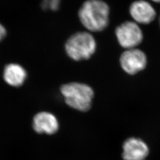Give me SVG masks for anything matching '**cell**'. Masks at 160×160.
<instances>
[{
	"instance_id": "10",
	"label": "cell",
	"mask_w": 160,
	"mask_h": 160,
	"mask_svg": "<svg viewBox=\"0 0 160 160\" xmlns=\"http://www.w3.org/2000/svg\"><path fill=\"white\" fill-rule=\"evenodd\" d=\"M61 0H42V8L44 10L57 11L61 5Z\"/></svg>"
},
{
	"instance_id": "9",
	"label": "cell",
	"mask_w": 160,
	"mask_h": 160,
	"mask_svg": "<svg viewBox=\"0 0 160 160\" xmlns=\"http://www.w3.org/2000/svg\"><path fill=\"white\" fill-rule=\"evenodd\" d=\"M27 77V72L23 67L17 63H10L6 66L4 71V79L12 87L23 85Z\"/></svg>"
},
{
	"instance_id": "11",
	"label": "cell",
	"mask_w": 160,
	"mask_h": 160,
	"mask_svg": "<svg viewBox=\"0 0 160 160\" xmlns=\"http://www.w3.org/2000/svg\"><path fill=\"white\" fill-rule=\"evenodd\" d=\"M7 31L4 26L0 23V41L2 40L6 36Z\"/></svg>"
},
{
	"instance_id": "7",
	"label": "cell",
	"mask_w": 160,
	"mask_h": 160,
	"mask_svg": "<svg viewBox=\"0 0 160 160\" xmlns=\"http://www.w3.org/2000/svg\"><path fill=\"white\" fill-rule=\"evenodd\" d=\"M129 12L135 22L147 24L151 23L156 17V12L154 7L144 0L133 2L129 8Z\"/></svg>"
},
{
	"instance_id": "3",
	"label": "cell",
	"mask_w": 160,
	"mask_h": 160,
	"mask_svg": "<svg viewBox=\"0 0 160 160\" xmlns=\"http://www.w3.org/2000/svg\"><path fill=\"white\" fill-rule=\"evenodd\" d=\"M96 42L91 33L80 32L69 37L65 43L67 55L75 61L88 59L96 50Z\"/></svg>"
},
{
	"instance_id": "1",
	"label": "cell",
	"mask_w": 160,
	"mask_h": 160,
	"mask_svg": "<svg viewBox=\"0 0 160 160\" xmlns=\"http://www.w3.org/2000/svg\"><path fill=\"white\" fill-rule=\"evenodd\" d=\"M109 7L102 0H87L81 6L78 17L83 26L90 32H101L109 21Z\"/></svg>"
},
{
	"instance_id": "12",
	"label": "cell",
	"mask_w": 160,
	"mask_h": 160,
	"mask_svg": "<svg viewBox=\"0 0 160 160\" xmlns=\"http://www.w3.org/2000/svg\"><path fill=\"white\" fill-rule=\"evenodd\" d=\"M152 1H154L155 2H157V3H160V0H152Z\"/></svg>"
},
{
	"instance_id": "2",
	"label": "cell",
	"mask_w": 160,
	"mask_h": 160,
	"mask_svg": "<svg viewBox=\"0 0 160 160\" xmlns=\"http://www.w3.org/2000/svg\"><path fill=\"white\" fill-rule=\"evenodd\" d=\"M61 92L69 107L81 112L90 109L94 92L90 86L79 82H71L62 86Z\"/></svg>"
},
{
	"instance_id": "4",
	"label": "cell",
	"mask_w": 160,
	"mask_h": 160,
	"mask_svg": "<svg viewBox=\"0 0 160 160\" xmlns=\"http://www.w3.org/2000/svg\"><path fill=\"white\" fill-rule=\"evenodd\" d=\"M116 36L120 46L126 49L135 48L143 39V33L135 22L127 21L116 29Z\"/></svg>"
},
{
	"instance_id": "5",
	"label": "cell",
	"mask_w": 160,
	"mask_h": 160,
	"mask_svg": "<svg viewBox=\"0 0 160 160\" xmlns=\"http://www.w3.org/2000/svg\"><path fill=\"white\" fill-rule=\"evenodd\" d=\"M120 65L129 74L133 75L145 68L147 59L145 54L138 49H126L120 58Z\"/></svg>"
},
{
	"instance_id": "8",
	"label": "cell",
	"mask_w": 160,
	"mask_h": 160,
	"mask_svg": "<svg viewBox=\"0 0 160 160\" xmlns=\"http://www.w3.org/2000/svg\"><path fill=\"white\" fill-rule=\"evenodd\" d=\"M33 128L38 133L52 135L58 131L59 123L53 114L49 112H42L34 116Z\"/></svg>"
},
{
	"instance_id": "6",
	"label": "cell",
	"mask_w": 160,
	"mask_h": 160,
	"mask_svg": "<svg viewBox=\"0 0 160 160\" xmlns=\"http://www.w3.org/2000/svg\"><path fill=\"white\" fill-rule=\"evenodd\" d=\"M149 152L147 143L139 138H129L123 144L122 157L124 160H145Z\"/></svg>"
},
{
	"instance_id": "13",
	"label": "cell",
	"mask_w": 160,
	"mask_h": 160,
	"mask_svg": "<svg viewBox=\"0 0 160 160\" xmlns=\"http://www.w3.org/2000/svg\"></svg>"
}]
</instances>
